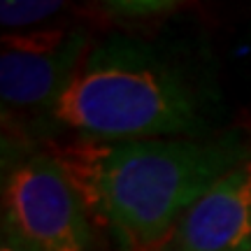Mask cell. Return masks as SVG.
Instances as JSON below:
<instances>
[{"label":"cell","mask_w":251,"mask_h":251,"mask_svg":"<svg viewBox=\"0 0 251 251\" xmlns=\"http://www.w3.org/2000/svg\"><path fill=\"white\" fill-rule=\"evenodd\" d=\"M47 153L79 193L91 221L124 251H153L198 198L251 158L235 133L121 142L75 137L49 142Z\"/></svg>","instance_id":"6da1fadb"},{"label":"cell","mask_w":251,"mask_h":251,"mask_svg":"<svg viewBox=\"0 0 251 251\" xmlns=\"http://www.w3.org/2000/svg\"><path fill=\"white\" fill-rule=\"evenodd\" d=\"M212 96L184 61L130 35L96 42L49 117L77 137H205Z\"/></svg>","instance_id":"7a4b0ae2"},{"label":"cell","mask_w":251,"mask_h":251,"mask_svg":"<svg viewBox=\"0 0 251 251\" xmlns=\"http://www.w3.org/2000/svg\"><path fill=\"white\" fill-rule=\"evenodd\" d=\"M2 230L28 251H93V221L47 151L26 156L5 175Z\"/></svg>","instance_id":"3957f363"},{"label":"cell","mask_w":251,"mask_h":251,"mask_svg":"<svg viewBox=\"0 0 251 251\" xmlns=\"http://www.w3.org/2000/svg\"><path fill=\"white\" fill-rule=\"evenodd\" d=\"M84 28L47 26L2 33L0 100L5 109H47L51 114L75 72L91 51Z\"/></svg>","instance_id":"277c9868"},{"label":"cell","mask_w":251,"mask_h":251,"mask_svg":"<svg viewBox=\"0 0 251 251\" xmlns=\"http://www.w3.org/2000/svg\"><path fill=\"white\" fill-rule=\"evenodd\" d=\"M251 158L226 172L153 251H249Z\"/></svg>","instance_id":"5b68a950"},{"label":"cell","mask_w":251,"mask_h":251,"mask_svg":"<svg viewBox=\"0 0 251 251\" xmlns=\"http://www.w3.org/2000/svg\"><path fill=\"white\" fill-rule=\"evenodd\" d=\"M61 0H2L0 2V26L5 33L40 30L61 12H65Z\"/></svg>","instance_id":"8992f818"},{"label":"cell","mask_w":251,"mask_h":251,"mask_svg":"<svg viewBox=\"0 0 251 251\" xmlns=\"http://www.w3.org/2000/svg\"><path fill=\"white\" fill-rule=\"evenodd\" d=\"M165 7H175V2H107L105 12H112L117 17H149L165 12Z\"/></svg>","instance_id":"52a82bcc"},{"label":"cell","mask_w":251,"mask_h":251,"mask_svg":"<svg viewBox=\"0 0 251 251\" xmlns=\"http://www.w3.org/2000/svg\"><path fill=\"white\" fill-rule=\"evenodd\" d=\"M0 251H28L24 244L19 242V240H14L9 233H5L2 230V240H0Z\"/></svg>","instance_id":"ba28073f"},{"label":"cell","mask_w":251,"mask_h":251,"mask_svg":"<svg viewBox=\"0 0 251 251\" xmlns=\"http://www.w3.org/2000/svg\"><path fill=\"white\" fill-rule=\"evenodd\" d=\"M249 251H251V249H249Z\"/></svg>","instance_id":"9c48e42d"}]
</instances>
